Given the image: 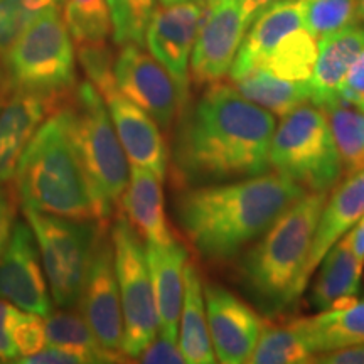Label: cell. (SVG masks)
Masks as SVG:
<instances>
[{
    "label": "cell",
    "instance_id": "2",
    "mask_svg": "<svg viewBox=\"0 0 364 364\" xmlns=\"http://www.w3.org/2000/svg\"><path fill=\"white\" fill-rule=\"evenodd\" d=\"M306 188L279 172L191 186L176 199V220L203 260L228 262L257 241Z\"/></svg>",
    "mask_w": 364,
    "mask_h": 364
},
{
    "label": "cell",
    "instance_id": "22",
    "mask_svg": "<svg viewBox=\"0 0 364 364\" xmlns=\"http://www.w3.org/2000/svg\"><path fill=\"white\" fill-rule=\"evenodd\" d=\"M300 27L304 26L297 0H277L268 6L250 24L230 71L231 80H238L260 66L268 54L285 39V36Z\"/></svg>",
    "mask_w": 364,
    "mask_h": 364
},
{
    "label": "cell",
    "instance_id": "49",
    "mask_svg": "<svg viewBox=\"0 0 364 364\" xmlns=\"http://www.w3.org/2000/svg\"><path fill=\"white\" fill-rule=\"evenodd\" d=\"M359 107H361V108H363V110H364V103H361V105H359Z\"/></svg>",
    "mask_w": 364,
    "mask_h": 364
},
{
    "label": "cell",
    "instance_id": "38",
    "mask_svg": "<svg viewBox=\"0 0 364 364\" xmlns=\"http://www.w3.org/2000/svg\"><path fill=\"white\" fill-rule=\"evenodd\" d=\"M136 361L149 363V364H182L184 356H182L179 344L172 343L166 338H156L150 343L144 353L136 358Z\"/></svg>",
    "mask_w": 364,
    "mask_h": 364
},
{
    "label": "cell",
    "instance_id": "8",
    "mask_svg": "<svg viewBox=\"0 0 364 364\" xmlns=\"http://www.w3.org/2000/svg\"><path fill=\"white\" fill-rule=\"evenodd\" d=\"M26 220L38 241L41 262L53 300L61 309L80 304L91 253L103 225L95 220H70L24 209Z\"/></svg>",
    "mask_w": 364,
    "mask_h": 364
},
{
    "label": "cell",
    "instance_id": "42",
    "mask_svg": "<svg viewBox=\"0 0 364 364\" xmlns=\"http://www.w3.org/2000/svg\"><path fill=\"white\" fill-rule=\"evenodd\" d=\"M314 363L321 364H364V343L351 348L338 349V351H331L316 358Z\"/></svg>",
    "mask_w": 364,
    "mask_h": 364
},
{
    "label": "cell",
    "instance_id": "50",
    "mask_svg": "<svg viewBox=\"0 0 364 364\" xmlns=\"http://www.w3.org/2000/svg\"><path fill=\"white\" fill-rule=\"evenodd\" d=\"M206 2H213V0H206Z\"/></svg>",
    "mask_w": 364,
    "mask_h": 364
},
{
    "label": "cell",
    "instance_id": "35",
    "mask_svg": "<svg viewBox=\"0 0 364 364\" xmlns=\"http://www.w3.org/2000/svg\"><path fill=\"white\" fill-rule=\"evenodd\" d=\"M76 48H78L76 54H78L81 70L90 83L102 93V97L107 98L108 95L118 90L115 81V58L107 41L80 44Z\"/></svg>",
    "mask_w": 364,
    "mask_h": 364
},
{
    "label": "cell",
    "instance_id": "9",
    "mask_svg": "<svg viewBox=\"0 0 364 364\" xmlns=\"http://www.w3.org/2000/svg\"><path fill=\"white\" fill-rule=\"evenodd\" d=\"M110 235L124 314L122 351L127 358L136 359L159 334V316L147 252L144 240L124 213L115 218Z\"/></svg>",
    "mask_w": 364,
    "mask_h": 364
},
{
    "label": "cell",
    "instance_id": "28",
    "mask_svg": "<svg viewBox=\"0 0 364 364\" xmlns=\"http://www.w3.org/2000/svg\"><path fill=\"white\" fill-rule=\"evenodd\" d=\"M46 343L54 348L68 349L80 354L86 363H122L125 361L118 351L105 349L91 331L88 322L80 314L68 309L51 314L46 318Z\"/></svg>",
    "mask_w": 364,
    "mask_h": 364
},
{
    "label": "cell",
    "instance_id": "39",
    "mask_svg": "<svg viewBox=\"0 0 364 364\" xmlns=\"http://www.w3.org/2000/svg\"><path fill=\"white\" fill-rule=\"evenodd\" d=\"M339 100H346L354 105L364 103V49L354 61L343 86H341Z\"/></svg>",
    "mask_w": 364,
    "mask_h": 364
},
{
    "label": "cell",
    "instance_id": "45",
    "mask_svg": "<svg viewBox=\"0 0 364 364\" xmlns=\"http://www.w3.org/2000/svg\"><path fill=\"white\" fill-rule=\"evenodd\" d=\"M12 91L9 88V81H7V76H6V71H4L2 65H0V97H9Z\"/></svg>",
    "mask_w": 364,
    "mask_h": 364
},
{
    "label": "cell",
    "instance_id": "14",
    "mask_svg": "<svg viewBox=\"0 0 364 364\" xmlns=\"http://www.w3.org/2000/svg\"><path fill=\"white\" fill-rule=\"evenodd\" d=\"M38 241L29 223L16 221L11 238L0 253V299L21 311L49 317L53 300L39 258Z\"/></svg>",
    "mask_w": 364,
    "mask_h": 364
},
{
    "label": "cell",
    "instance_id": "48",
    "mask_svg": "<svg viewBox=\"0 0 364 364\" xmlns=\"http://www.w3.org/2000/svg\"><path fill=\"white\" fill-rule=\"evenodd\" d=\"M6 100H7V97H0V110H2V107H4V103H6Z\"/></svg>",
    "mask_w": 364,
    "mask_h": 364
},
{
    "label": "cell",
    "instance_id": "5",
    "mask_svg": "<svg viewBox=\"0 0 364 364\" xmlns=\"http://www.w3.org/2000/svg\"><path fill=\"white\" fill-rule=\"evenodd\" d=\"M71 139L93 193L100 223H110L129 184L130 162L125 156L110 110L88 80L76 85L66 100Z\"/></svg>",
    "mask_w": 364,
    "mask_h": 364
},
{
    "label": "cell",
    "instance_id": "1",
    "mask_svg": "<svg viewBox=\"0 0 364 364\" xmlns=\"http://www.w3.org/2000/svg\"><path fill=\"white\" fill-rule=\"evenodd\" d=\"M275 115L240 93L213 83L176 120L171 162L182 188L247 179L270 171Z\"/></svg>",
    "mask_w": 364,
    "mask_h": 364
},
{
    "label": "cell",
    "instance_id": "46",
    "mask_svg": "<svg viewBox=\"0 0 364 364\" xmlns=\"http://www.w3.org/2000/svg\"><path fill=\"white\" fill-rule=\"evenodd\" d=\"M359 14H361V21H364V0H358Z\"/></svg>",
    "mask_w": 364,
    "mask_h": 364
},
{
    "label": "cell",
    "instance_id": "37",
    "mask_svg": "<svg viewBox=\"0 0 364 364\" xmlns=\"http://www.w3.org/2000/svg\"><path fill=\"white\" fill-rule=\"evenodd\" d=\"M19 312V307L11 306L9 300L0 299V359L2 363H16L19 359V351L12 338V327Z\"/></svg>",
    "mask_w": 364,
    "mask_h": 364
},
{
    "label": "cell",
    "instance_id": "31",
    "mask_svg": "<svg viewBox=\"0 0 364 364\" xmlns=\"http://www.w3.org/2000/svg\"><path fill=\"white\" fill-rule=\"evenodd\" d=\"M63 6V19L76 46L103 43L112 34L107 0H65Z\"/></svg>",
    "mask_w": 364,
    "mask_h": 364
},
{
    "label": "cell",
    "instance_id": "36",
    "mask_svg": "<svg viewBox=\"0 0 364 364\" xmlns=\"http://www.w3.org/2000/svg\"><path fill=\"white\" fill-rule=\"evenodd\" d=\"M12 338L19 358L33 356L46 348V322L38 314L19 312L12 327Z\"/></svg>",
    "mask_w": 364,
    "mask_h": 364
},
{
    "label": "cell",
    "instance_id": "43",
    "mask_svg": "<svg viewBox=\"0 0 364 364\" xmlns=\"http://www.w3.org/2000/svg\"><path fill=\"white\" fill-rule=\"evenodd\" d=\"M344 236L348 238L349 247H351L359 265L364 267V216Z\"/></svg>",
    "mask_w": 364,
    "mask_h": 364
},
{
    "label": "cell",
    "instance_id": "26",
    "mask_svg": "<svg viewBox=\"0 0 364 364\" xmlns=\"http://www.w3.org/2000/svg\"><path fill=\"white\" fill-rule=\"evenodd\" d=\"M233 83L243 97L260 105L275 117L289 115L300 105L311 102L309 81L285 80L265 68H255Z\"/></svg>",
    "mask_w": 364,
    "mask_h": 364
},
{
    "label": "cell",
    "instance_id": "7",
    "mask_svg": "<svg viewBox=\"0 0 364 364\" xmlns=\"http://www.w3.org/2000/svg\"><path fill=\"white\" fill-rule=\"evenodd\" d=\"M270 169L311 193L331 191L344 176L329 120L321 107L304 103L282 117L270 144Z\"/></svg>",
    "mask_w": 364,
    "mask_h": 364
},
{
    "label": "cell",
    "instance_id": "23",
    "mask_svg": "<svg viewBox=\"0 0 364 364\" xmlns=\"http://www.w3.org/2000/svg\"><path fill=\"white\" fill-rule=\"evenodd\" d=\"M318 267L311 289V304L316 311H331L358 299L364 267L359 265L346 236L332 245Z\"/></svg>",
    "mask_w": 364,
    "mask_h": 364
},
{
    "label": "cell",
    "instance_id": "25",
    "mask_svg": "<svg viewBox=\"0 0 364 364\" xmlns=\"http://www.w3.org/2000/svg\"><path fill=\"white\" fill-rule=\"evenodd\" d=\"M317 358L307 327V317L285 322H265L255 348L252 364H306Z\"/></svg>",
    "mask_w": 364,
    "mask_h": 364
},
{
    "label": "cell",
    "instance_id": "47",
    "mask_svg": "<svg viewBox=\"0 0 364 364\" xmlns=\"http://www.w3.org/2000/svg\"><path fill=\"white\" fill-rule=\"evenodd\" d=\"M164 6H167V4H177V2H188V0H161Z\"/></svg>",
    "mask_w": 364,
    "mask_h": 364
},
{
    "label": "cell",
    "instance_id": "4",
    "mask_svg": "<svg viewBox=\"0 0 364 364\" xmlns=\"http://www.w3.org/2000/svg\"><path fill=\"white\" fill-rule=\"evenodd\" d=\"M331 191L306 193L277 218L240 263L243 284L267 312L297 302V284Z\"/></svg>",
    "mask_w": 364,
    "mask_h": 364
},
{
    "label": "cell",
    "instance_id": "19",
    "mask_svg": "<svg viewBox=\"0 0 364 364\" xmlns=\"http://www.w3.org/2000/svg\"><path fill=\"white\" fill-rule=\"evenodd\" d=\"M364 216V169L356 174L348 176L334 193L327 196V201L322 209L321 220L314 236V243L309 253L307 263L300 275L297 290V300L311 282L312 273L318 268L324 255L336 241H339L351 228Z\"/></svg>",
    "mask_w": 364,
    "mask_h": 364
},
{
    "label": "cell",
    "instance_id": "33",
    "mask_svg": "<svg viewBox=\"0 0 364 364\" xmlns=\"http://www.w3.org/2000/svg\"><path fill=\"white\" fill-rule=\"evenodd\" d=\"M112 36L117 46H145V34L157 9V0H107Z\"/></svg>",
    "mask_w": 364,
    "mask_h": 364
},
{
    "label": "cell",
    "instance_id": "24",
    "mask_svg": "<svg viewBox=\"0 0 364 364\" xmlns=\"http://www.w3.org/2000/svg\"><path fill=\"white\" fill-rule=\"evenodd\" d=\"M184 300L179 321V338L177 344L189 364H213L216 354L209 336L206 300H204V285L198 268L188 262L186 265Z\"/></svg>",
    "mask_w": 364,
    "mask_h": 364
},
{
    "label": "cell",
    "instance_id": "44",
    "mask_svg": "<svg viewBox=\"0 0 364 364\" xmlns=\"http://www.w3.org/2000/svg\"><path fill=\"white\" fill-rule=\"evenodd\" d=\"M275 2L277 0H240L241 9H243L248 24H252L258 14H260L262 11H265L268 6H272V4H275Z\"/></svg>",
    "mask_w": 364,
    "mask_h": 364
},
{
    "label": "cell",
    "instance_id": "30",
    "mask_svg": "<svg viewBox=\"0 0 364 364\" xmlns=\"http://www.w3.org/2000/svg\"><path fill=\"white\" fill-rule=\"evenodd\" d=\"M318 39L306 27L294 31L268 54L265 61L257 68H265L273 75L292 81H309L316 66Z\"/></svg>",
    "mask_w": 364,
    "mask_h": 364
},
{
    "label": "cell",
    "instance_id": "34",
    "mask_svg": "<svg viewBox=\"0 0 364 364\" xmlns=\"http://www.w3.org/2000/svg\"><path fill=\"white\" fill-rule=\"evenodd\" d=\"M65 0H0V65L31 21L44 9L61 7Z\"/></svg>",
    "mask_w": 364,
    "mask_h": 364
},
{
    "label": "cell",
    "instance_id": "17",
    "mask_svg": "<svg viewBox=\"0 0 364 364\" xmlns=\"http://www.w3.org/2000/svg\"><path fill=\"white\" fill-rule=\"evenodd\" d=\"M65 102L33 91H12L9 95L0 110V186L12 179L36 132Z\"/></svg>",
    "mask_w": 364,
    "mask_h": 364
},
{
    "label": "cell",
    "instance_id": "3",
    "mask_svg": "<svg viewBox=\"0 0 364 364\" xmlns=\"http://www.w3.org/2000/svg\"><path fill=\"white\" fill-rule=\"evenodd\" d=\"M14 181L22 209L98 221L93 193L71 139L66 102L36 132L17 164Z\"/></svg>",
    "mask_w": 364,
    "mask_h": 364
},
{
    "label": "cell",
    "instance_id": "12",
    "mask_svg": "<svg viewBox=\"0 0 364 364\" xmlns=\"http://www.w3.org/2000/svg\"><path fill=\"white\" fill-rule=\"evenodd\" d=\"M80 307L81 316L90 324L100 344L110 351H120L124 339V314L108 225L102 226L91 253Z\"/></svg>",
    "mask_w": 364,
    "mask_h": 364
},
{
    "label": "cell",
    "instance_id": "10",
    "mask_svg": "<svg viewBox=\"0 0 364 364\" xmlns=\"http://www.w3.org/2000/svg\"><path fill=\"white\" fill-rule=\"evenodd\" d=\"M248 27L240 0L206 2L191 54V81L198 88L220 83L230 75Z\"/></svg>",
    "mask_w": 364,
    "mask_h": 364
},
{
    "label": "cell",
    "instance_id": "27",
    "mask_svg": "<svg viewBox=\"0 0 364 364\" xmlns=\"http://www.w3.org/2000/svg\"><path fill=\"white\" fill-rule=\"evenodd\" d=\"M317 356L364 343V299L307 317ZM316 361V359H314Z\"/></svg>",
    "mask_w": 364,
    "mask_h": 364
},
{
    "label": "cell",
    "instance_id": "11",
    "mask_svg": "<svg viewBox=\"0 0 364 364\" xmlns=\"http://www.w3.org/2000/svg\"><path fill=\"white\" fill-rule=\"evenodd\" d=\"M206 12V0L167 4L157 7L145 34L149 53L169 71L179 91L181 112L189 103L191 54L199 26Z\"/></svg>",
    "mask_w": 364,
    "mask_h": 364
},
{
    "label": "cell",
    "instance_id": "18",
    "mask_svg": "<svg viewBox=\"0 0 364 364\" xmlns=\"http://www.w3.org/2000/svg\"><path fill=\"white\" fill-rule=\"evenodd\" d=\"M145 252L156 297L159 332L162 338L177 343L189 252L177 240L164 245L145 243Z\"/></svg>",
    "mask_w": 364,
    "mask_h": 364
},
{
    "label": "cell",
    "instance_id": "40",
    "mask_svg": "<svg viewBox=\"0 0 364 364\" xmlns=\"http://www.w3.org/2000/svg\"><path fill=\"white\" fill-rule=\"evenodd\" d=\"M16 363L21 364H85L86 359L80 354L68 351V349L54 348V346H49V348L41 349L39 353L33 354V356L21 358L17 359Z\"/></svg>",
    "mask_w": 364,
    "mask_h": 364
},
{
    "label": "cell",
    "instance_id": "20",
    "mask_svg": "<svg viewBox=\"0 0 364 364\" xmlns=\"http://www.w3.org/2000/svg\"><path fill=\"white\" fill-rule=\"evenodd\" d=\"M364 49V26L354 24L318 39L311 83V102L322 110L339 100L346 76Z\"/></svg>",
    "mask_w": 364,
    "mask_h": 364
},
{
    "label": "cell",
    "instance_id": "15",
    "mask_svg": "<svg viewBox=\"0 0 364 364\" xmlns=\"http://www.w3.org/2000/svg\"><path fill=\"white\" fill-rule=\"evenodd\" d=\"M209 336L223 364H247L265 326L260 314L220 284L204 285Z\"/></svg>",
    "mask_w": 364,
    "mask_h": 364
},
{
    "label": "cell",
    "instance_id": "13",
    "mask_svg": "<svg viewBox=\"0 0 364 364\" xmlns=\"http://www.w3.org/2000/svg\"><path fill=\"white\" fill-rule=\"evenodd\" d=\"M115 81L122 95L144 108L169 132L181 113L179 91L169 71L144 46L125 44L115 58Z\"/></svg>",
    "mask_w": 364,
    "mask_h": 364
},
{
    "label": "cell",
    "instance_id": "32",
    "mask_svg": "<svg viewBox=\"0 0 364 364\" xmlns=\"http://www.w3.org/2000/svg\"><path fill=\"white\" fill-rule=\"evenodd\" d=\"M302 26L314 38L322 39L326 36L344 27L359 24L358 0H297Z\"/></svg>",
    "mask_w": 364,
    "mask_h": 364
},
{
    "label": "cell",
    "instance_id": "29",
    "mask_svg": "<svg viewBox=\"0 0 364 364\" xmlns=\"http://www.w3.org/2000/svg\"><path fill=\"white\" fill-rule=\"evenodd\" d=\"M338 145L346 176L364 169V110L359 105L338 100L324 108Z\"/></svg>",
    "mask_w": 364,
    "mask_h": 364
},
{
    "label": "cell",
    "instance_id": "6",
    "mask_svg": "<svg viewBox=\"0 0 364 364\" xmlns=\"http://www.w3.org/2000/svg\"><path fill=\"white\" fill-rule=\"evenodd\" d=\"M11 91L68 100L76 88V53L58 6L41 11L2 59Z\"/></svg>",
    "mask_w": 364,
    "mask_h": 364
},
{
    "label": "cell",
    "instance_id": "21",
    "mask_svg": "<svg viewBox=\"0 0 364 364\" xmlns=\"http://www.w3.org/2000/svg\"><path fill=\"white\" fill-rule=\"evenodd\" d=\"M120 209L145 243L164 245L174 240L167 220L162 181L154 172L130 166Z\"/></svg>",
    "mask_w": 364,
    "mask_h": 364
},
{
    "label": "cell",
    "instance_id": "16",
    "mask_svg": "<svg viewBox=\"0 0 364 364\" xmlns=\"http://www.w3.org/2000/svg\"><path fill=\"white\" fill-rule=\"evenodd\" d=\"M105 102L130 166L154 172L161 181L166 179L171 154L157 122L120 90L108 95Z\"/></svg>",
    "mask_w": 364,
    "mask_h": 364
},
{
    "label": "cell",
    "instance_id": "41",
    "mask_svg": "<svg viewBox=\"0 0 364 364\" xmlns=\"http://www.w3.org/2000/svg\"><path fill=\"white\" fill-rule=\"evenodd\" d=\"M16 194V193H14ZM12 191L7 188V184L0 186V253L6 248L9 238H11L12 228L16 225V203Z\"/></svg>",
    "mask_w": 364,
    "mask_h": 364
}]
</instances>
